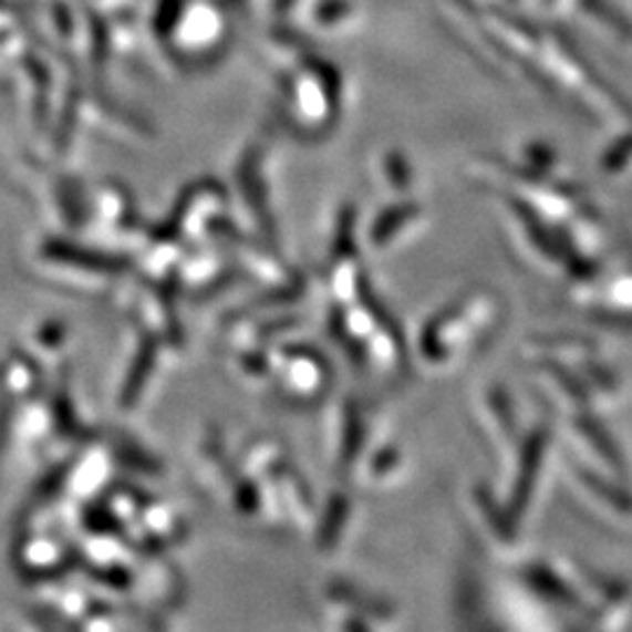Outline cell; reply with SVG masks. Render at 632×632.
<instances>
[{"instance_id":"obj_3","label":"cell","mask_w":632,"mask_h":632,"mask_svg":"<svg viewBox=\"0 0 632 632\" xmlns=\"http://www.w3.org/2000/svg\"><path fill=\"white\" fill-rule=\"evenodd\" d=\"M553 455V432L546 424L525 429L514 455L499 466L497 495L520 525L535 511L546 480V468Z\"/></svg>"},{"instance_id":"obj_4","label":"cell","mask_w":632,"mask_h":632,"mask_svg":"<svg viewBox=\"0 0 632 632\" xmlns=\"http://www.w3.org/2000/svg\"><path fill=\"white\" fill-rule=\"evenodd\" d=\"M567 489L581 511L611 532H632V487L579 462L564 466Z\"/></svg>"},{"instance_id":"obj_13","label":"cell","mask_w":632,"mask_h":632,"mask_svg":"<svg viewBox=\"0 0 632 632\" xmlns=\"http://www.w3.org/2000/svg\"><path fill=\"white\" fill-rule=\"evenodd\" d=\"M630 628H632V619H630Z\"/></svg>"},{"instance_id":"obj_11","label":"cell","mask_w":632,"mask_h":632,"mask_svg":"<svg viewBox=\"0 0 632 632\" xmlns=\"http://www.w3.org/2000/svg\"><path fill=\"white\" fill-rule=\"evenodd\" d=\"M579 3L588 19H593V22H598L607 31H614L611 35H617L621 40H632V27L625 14L617 6H611L609 0H579Z\"/></svg>"},{"instance_id":"obj_5","label":"cell","mask_w":632,"mask_h":632,"mask_svg":"<svg viewBox=\"0 0 632 632\" xmlns=\"http://www.w3.org/2000/svg\"><path fill=\"white\" fill-rule=\"evenodd\" d=\"M572 310L604 329L632 331V260L609 272L604 265L590 279L567 289Z\"/></svg>"},{"instance_id":"obj_6","label":"cell","mask_w":632,"mask_h":632,"mask_svg":"<svg viewBox=\"0 0 632 632\" xmlns=\"http://www.w3.org/2000/svg\"><path fill=\"white\" fill-rule=\"evenodd\" d=\"M562 441L567 443L572 459L595 468L600 474L630 483V468L625 455L619 447L614 434H611L600 413H572L560 417Z\"/></svg>"},{"instance_id":"obj_12","label":"cell","mask_w":632,"mask_h":632,"mask_svg":"<svg viewBox=\"0 0 632 632\" xmlns=\"http://www.w3.org/2000/svg\"><path fill=\"white\" fill-rule=\"evenodd\" d=\"M556 3H558V0H543V6H546V8H553Z\"/></svg>"},{"instance_id":"obj_7","label":"cell","mask_w":632,"mask_h":632,"mask_svg":"<svg viewBox=\"0 0 632 632\" xmlns=\"http://www.w3.org/2000/svg\"><path fill=\"white\" fill-rule=\"evenodd\" d=\"M472 411L487 450L497 459V466H501L514 455L525 434L511 390L495 380L483 382L474 394Z\"/></svg>"},{"instance_id":"obj_2","label":"cell","mask_w":632,"mask_h":632,"mask_svg":"<svg viewBox=\"0 0 632 632\" xmlns=\"http://www.w3.org/2000/svg\"><path fill=\"white\" fill-rule=\"evenodd\" d=\"M506 319L504 298L493 289L468 291L445 304L422 331V356L432 365H453L485 350Z\"/></svg>"},{"instance_id":"obj_10","label":"cell","mask_w":632,"mask_h":632,"mask_svg":"<svg viewBox=\"0 0 632 632\" xmlns=\"http://www.w3.org/2000/svg\"><path fill=\"white\" fill-rule=\"evenodd\" d=\"M600 169L609 180L632 186V127H625L623 134L611 141V146L602 153Z\"/></svg>"},{"instance_id":"obj_8","label":"cell","mask_w":632,"mask_h":632,"mask_svg":"<svg viewBox=\"0 0 632 632\" xmlns=\"http://www.w3.org/2000/svg\"><path fill=\"white\" fill-rule=\"evenodd\" d=\"M468 504H472V518L487 553L508 562L518 560L522 556V525L508 514L497 489L489 485L474 487Z\"/></svg>"},{"instance_id":"obj_1","label":"cell","mask_w":632,"mask_h":632,"mask_svg":"<svg viewBox=\"0 0 632 632\" xmlns=\"http://www.w3.org/2000/svg\"><path fill=\"white\" fill-rule=\"evenodd\" d=\"M495 24L508 48H520L518 54L529 66L541 71L543 83L572 99L586 117L607 122V125H632V113L625 101L602 83L567 38L556 31H541L525 22H514V19L497 17Z\"/></svg>"},{"instance_id":"obj_9","label":"cell","mask_w":632,"mask_h":632,"mask_svg":"<svg viewBox=\"0 0 632 632\" xmlns=\"http://www.w3.org/2000/svg\"><path fill=\"white\" fill-rule=\"evenodd\" d=\"M520 359L525 365L550 363V365H579L588 359L602 354L600 342L581 333H558V335H532L522 340Z\"/></svg>"}]
</instances>
